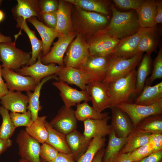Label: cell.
<instances>
[{
    "label": "cell",
    "instance_id": "6da1fadb",
    "mask_svg": "<svg viewBox=\"0 0 162 162\" xmlns=\"http://www.w3.org/2000/svg\"><path fill=\"white\" fill-rule=\"evenodd\" d=\"M110 10L112 16L109 23L105 28L98 32L121 39L135 34L141 28L135 11L121 12L113 4H111Z\"/></svg>",
    "mask_w": 162,
    "mask_h": 162
},
{
    "label": "cell",
    "instance_id": "7a4b0ae2",
    "mask_svg": "<svg viewBox=\"0 0 162 162\" xmlns=\"http://www.w3.org/2000/svg\"><path fill=\"white\" fill-rule=\"evenodd\" d=\"M71 17L73 32L89 39L105 28L109 22L107 16L84 10L75 6Z\"/></svg>",
    "mask_w": 162,
    "mask_h": 162
},
{
    "label": "cell",
    "instance_id": "3957f363",
    "mask_svg": "<svg viewBox=\"0 0 162 162\" xmlns=\"http://www.w3.org/2000/svg\"><path fill=\"white\" fill-rule=\"evenodd\" d=\"M136 72L135 69L126 76L107 83L111 102V108L120 103L128 102L132 96L137 95Z\"/></svg>",
    "mask_w": 162,
    "mask_h": 162
},
{
    "label": "cell",
    "instance_id": "277c9868",
    "mask_svg": "<svg viewBox=\"0 0 162 162\" xmlns=\"http://www.w3.org/2000/svg\"><path fill=\"white\" fill-rule=\"evenodd\" d=\"M32 56L31 52H25L16 47L15 42L0 43V61L2 68L16 70L26 65Z\"/></svg>",
    "mask_w": 162,
    "mask_h": 162
},
{
    "label": "cell",
    "instance_id": "5b68a950",
    "mask_svg": "<svg viewBox=\"0 0 162 162\" xmlns=\"http://www.w3.org/2000/svg\"><path fill=\"white\" fill-rule=\"evenodd\" d=\"M143 53H138L128 58H114L110 55L107 73L102 81L108 83L128 75L139 64Z\"/></svg>",
    "mask_w": 162,
    "mask_h": 162
},
{
    "label": "cell",
    "instance_id": "8992f818",
    "mask_svg": "<svg viewBox=\"0 0 162 162\" xmlns=\"http://www.w3.org/2000/svg\"><path fill=\"white\" fill-rule=\"evenodd\" d=\"M116 106L128 116L134 128L146 118L162 114V99L150 105L138 104L128 101L120 103Z\"/></svg>",
    "mask_w": 162,
    "mask_h": 162
},
{
    "label": "cell",
    "instance_id": "52a82bcc",
    "mask_svg": "<svg viewBox=\"0 0 162 162\" xmlns=\"http://www.w3.org/2000/svg\"><path fill=\"white\" fill-rule=\"evenodd\" d=\"M90 56L88 44L81 34H77L66 51L65 66L80 68Z\"/></svg>",
    "mask_w": 162,
    "mask_h": 162
},
{
    "label": "cell",
    "instance_id": "ba28073f",
    "mask_svg": "<svg viewBox=\"0 0 162 162\" xmlns=\"http://www.w3.org/2000/svg\"><path fill=\"white\" fill-rule=\"evenodd\" d=\"M86 90L89 94L92 106L99 112L111 108V102L108 84L102 80L89 83Z\"/></svg>",
    "mask_w": 162,
    "mask_h": 162
},
{
    "label": "cell",
    "instance_id": "9c48e42d",
    "mask_svg": "<svg viewBox=\"0 0 162 162\" xmlns=\"http://www.w3.org/2000/svg\"><path fill=\"white\" fill-rule=\"evenodd\" d=\"M16 141L18 146V154L21 159L29 162H41L40 143L25 130L20 131L17 135Z\"/></svg>",
    "mask_w": 162,
    "mask_h": 162
},
{
    "label": "cell",
    "instance_id": "30bf717a",
    "mask_svg": "<svg viewBox=\"0 0 162 162\" xmlns=\"http://www.w3.org/2000/svg\"><path fill=\"white\" fill-rule=\"evenodd\" d=\"M151 28H142L135 34L120 39L110 56L114 58H128L137 53V49L143 35Z\"/></svg>",
    "mask_w": 162,
    "mask_h": 162
},
{
    "label": "cell",
    "instance_id": "8fae6325",
    "mask_svg": "<svg viewBox=\"0 0 162 162\" xmlns=\"http://www.w3.org/2000/svg\"><path fill=\"white\" fill-rule=\"evenodd\" d=\"M120 39L98 32L89 39L90 56L107 57L110 55Z\"/></svg>",
    "mask_w": 162,
    "mask_h": 162
},
{
    "label": "cell",
    "instance_id": "7c38bea8",
    "mask_svg": "<svg viewBox=\"0 0 162 162\" xmlns=\"http://www.w3.org/2000/svg\"><path fill=\"white\" fill-rule=\"evenodd\" d=\"M2 74L9 91H33L37 85L32 77L21 75L13 69L2 68Z\"/></svg>",
    "mask_w": 162,
    "mask_h": 162
},
{
    "label": "cell",
    "instance_id": "4fadbf2b",
    "mask_svg": "<svg viewBox=\"0 0 162 162\" xmlns=\"http://www.w3.org/2000/svg\"><path fill=\"white\" fill-rule=\"evenodd\" d=\"M55 74L57 77V81L75 85L82 90H86V85L89 83L97 81L81 69L70 66H65Z\"/></svg>",
    "mask_w": 162,
    "mask_h": 162
},
{
    "label": "cell",
    "instance_id": "5bb4252c",
    "mask_svg": "<svg viewBox=\"0 0 162 162\" xmlns=\"http://www.w3.org/2000/svg\"><path fill=\"white\" fill-rule=\"evenodd\" d=\"M42 54L38 57L36 62L29 66H25L16 70L19 74L32 77L38 84L44 77L55 74L65 66H57L55 64H43L40 58Z\"/></svg>",
    "mask_w": 162,
    "mask_h": 162
},
{
    "label": "cell",
    "instance_id": "9a60e30c",
    "mask_svg": "<svg viewBox=\"0 0 162 162\" xmlns=\"http://www.w3.org/2000/svg\"><path fill=\"white\" fill-rule=\"evenodd\" d=\"M77 34L73 32L68 35H60L58 40L53 43L51 49L46 55L42 56L40 60L45 64H57L60 66H65L64 56L70 43L76 37Z\"/></svg>",
    "mask_w": 162,
    "mask_h": 162
},
{
    "label": "cell",
    "instance_id": "2e32d148",
    "mask_svg": "<svg viewBox=\"0 0 162 162\" xmlns=\"http://www.w3.org/2000/svg\"><path fill=\"white\" fill-rule=\"evenodd\" d=\"M77 121L73 109L64 106L49 123L55 129L66 135L76 130Z\"/></svg>",
    "mask_w": 162,
    "mask_h": 162
},
{
    "label": "cell",
    "instance_id": "e0dca14e",
    "mask_svg": "<svg viewBox=\"0 0 162 162\" xmlns=\"http://www.w3.org/2000/svg\"><path fill=\"white\" fill-rule=\"evenodd\" d=\"M52 84L60 91V95L67 108H71L82 101H90V97L86 90L79 91L61 81H54Z\"/></svg>",
    "mask_w": 162,
    "mask_h": 162
},
{
    "label": "cell",
    "instance_id": "ac0fdd59",
    "mask_svg": "<svg viewBox=\"0 0 162 162\" xmlns=\"http://www.w3.org/2000/svg\"><path fill=\"white\" fill-rule=\"evenodd\" d=\"M110 56L107 57L90 56L80 69L94 77L97 80H103L108 69Z\"/></svg>",
    "mask_w": 162,
    "mask_h": 162
},
{
    "label": "cell",
    "instance_id": "d6986e66",
    "mask_svg": "<svg viewBox=\"0 0 162 162\" xmlns=\"http://www.w3.org/2000/svg\"><path fill=\"white\" fill-rule=\"evenodd\" d=\"M110 118L108 116L103 119L85 120L83 122L84 128L83 134L89 140L96 136L105 137L109 135L112 130L111 125L108 124Z\"/></svg>",
    "mask_w": 162,
    "mask_h": 162
},
{
    "label": "cell",
    "instance_id": "ffe728a7",
    "mask_svg": "<svg viewBox=\"0 0 162 162\" xmlns=\"http://www.w3.org/2000/svg\"><path fill=\"white\" fill-rule=\"evenodd\" d=\"M58 2V7L56 11L57 24L55 30L60 35H69L73 32L71 20L72 4L66 0Z\"/></svg>",
    "mask_w": 162,
    "mask_h": 162
},
{
    "label": "cell",
    "instance_id": "44dd1931",
    "mask_svg": "<svg viewBox=\"0 0 162 162\" xmlns=\"http://www.w3.org/2000/svg\"><path fill=\"white\" fill-rule=\"evenodd\" d=\"M112 110L111 124L112 130L118 137L126 138L134 129L130 119L127 115L116 106Z\"/></svg>",
    "mask_w": 162,
    "mask_h": 162
},
{
    "label": "cell",
    "instance_id": "7402d4cb",
    "mask_svg": "<svg viewBox=\"0 0 162 162\" xmlns=\"http://www.w3.org/2000/svg\"><path fill=\"white\" fill-rule=\"evenodd\" d=\"M29 98L21 92L8 91L0 101L1 106L11 112L24 113L27 110Z\"/></svg>",
    "mask_w": 162,
    "mask_h": 162
},
{
    "label": "cell",
    "instance_id": "603a6c76",
    "mask_svg": "<svg viewBox=\"0 0 162 162\" xmlns=\"http://www.w3.org/2000/svg\"><path fill=\"white\" fill-rule=\"evenodd\" d=\"M26 21L31 23L37 29L40 34L42 43V56L46 54L50 51V47L54 40L60 35L54 29L50 28L45 25L34 16L27 19Z\"/></svg>",
    "mask_w": 162,
    "mask_h": 162
},
{
    "label": "cell",
    "instance_id": "cb8c5ba5",
    "mask_svg": "<svg viewBox=\"0 0 162 162\" xmlns=\"http://www.w3.org/2000/svg\"><path fill=\"white\" fill-rule=\"evenodd\" d=\"M66 141L72 154L76 161L86 152L92 140L86 139L83 134L75 130L65 135Z\"/></svg>",
    "mask_w": 162,
    "mask_h": 162
},
{
    "label": "cell",
    "instance_id": "d4e9b609",
    "mask_svg": "<svg viewBox=\"0 0 162 162\" xmlns=\"http://www.w3.org/2000/svg\"><path fill=\"white\" fill-rule=\"evenodd\" d=\"M136 12L140 25L142 28H151L157 26L156 0H145Z\"/></svg>",
    "mask_w": 162,
    "mask_h": 162
},
{
    "label": "cell",
    "instance_id": "484cf974",
    "mask_svg": "<svg viewBox=\"0 0 162 162\" xmlns=\"http://www.w3.org/2000/svg\"><path fill=\"white\" fill-rule=\"evenodd\" d=\"M15 19L17 22L16 27L22 29L27 34L30 41L32 48V56L29 62L26 66L32 65L36 62L38 57L41 54L42 41L37 38L34 31L29 28L26 20L22 18Z\"/></svg>",
    "mask_w": 162,
    "mask_h": 162
},
{
    "label": "cell",
    "instance_id": "4316f807",
    "mask_svg": "<svg viewBox=\"0 0 162 162\" xmlns=\"http://www.w3.org/2000/svg\"><path fill=\"white\" fill-rule=\"evenodd\" d=\"M17 4L12 11L14 18H22L26 20L32 17L38 19L40 11L37 0H17Z\"/></svg>",
    "mask_w": 162,
    "mask_h": 162
},
{
    "label": "cell",
    "instance_id": "83f0119b",
    "mask_svg": "<svg viewBox=\"0 0 162 162\" xmlns=\"http://www.w3.org/2000/svg\"><path fill=\"white\" fill-rule=\"evenodd\" d=\"M157 26L152 28L142 36L139 43L137 53L146 52L151 54L157 52L160 41V33Z\"/></svg>",
    "mask_w": 162,
    "mask_h": 162
},
{
    "label": "cell",
    "instance_id": "f1b7e54d",
    "mask_svg": "<svg viewBox=\"0 0 162 162\" xmlns=\"http://www.w3.org/2000/svg\"><path fill=\"white\" fill-rule=\"evenodd\" d=\"M57 79L56 74L46 76L43 78L37 84L33 92L31 91L27 92V95L29 98L27 110L30 111L31 113L32 120L33 122L38 117V112L41 108L40 105L39 98L41 90L43 85L51 79H54L57 80Z\"/></svg>",
    "mask_w": 162,
    "mask_h": 162
},
{
    "label": "cell",
    "instance_id": "f546056e",
    "mask_svg": "<svg viewBox=\"0 0 162 162\" xmlns=\"http://www.w3.org/2000/svg\"><path fill=\"white\" fill-rule=\"evenodd\" d=\"M162 99V81L153 86L145 85L134 103L150 105Z\"/></svg>",
    "mask_w": 162,
    "mask_h": 162
},
{
    "label": "cell",
    "instance_id": "4dcf8cb0",
    "mask_svg": "<svg viewBox=\"0 0 162 162\" xmlns=\"http://www.w3.org/2000/svg\"><path fill=\"white\" fill-rule=\"evenodd\" d=\"M66 0L85 11L96 12L106 16L109 14L110 4L108 1L99 0Z\"/></svg>",
    "mask_w": 162,
    "mask_h": 162
},
{
    "label": "cell",
    "instance_id": "1f68e13d",
    "mask_svg": "<svg viewBox=\"0 0 162 162\" xmlns=\"http://www.w3.org/2000/svg\"><path fill=\"white\" fill-rule=\"evenodd\" d=\"M45 125L48 132V138L45 142L53 147L59 152L71 153L65 135L55 129L46 121Z\"/></svg>",
    "mask_w": 162,
    "mask_h": 162
},
{
    "label": "cell",
    "instance_id": "d6a6232c",
    "mask_svg": "<svg viewBox=\"0 0 162 162\" xmlns=\"http://www.w3.org/2000/svg\"><path fill=\"white\" fill-rule=\"evenodd\" d=\"M151 134L141 132L134 128L126 137L125 143L121 152L123 153H131L149 142Z\"/></svg>",
    "mask_w": 162,
    "mask_h": 162
},
{
    "label": "cell",
    "instance_id": "836d02e7",
    "mask_svg": "<svg viewBox=\"0 0 162 162\" xmlns=\"http://www.w3.org/2000/svg\"><path fill=\"white\" fill-rule=\"evenodd\" d=\"M151 54L146 53L142 56L136 72V89L139 95L144 87L146 78L149 74L152 64Z\"/></svg>",
    "mask_w": 162,
    "mask_h": 162
},
{
    "label": "cell",
    "instance_id": "e575fe53",
    "mask_svg": "<svg viewBox=\"0 0 162 162\" xmlns=\"http://www.w3.org/2000/svg\"><path fill=\"white\" fill-rule=\"evenodd\" d=\"M107 147L104 150L102 162H109L118 154L124 145L126 138L117 137L112 130L109 135Z\"/></svg>",
    "mask_w": 162,
    "mask_h": 162
},
{
    "label": "cell",
    "instance_id": "d590c367",
    "mask_svg": "<svg viewBox=\"0 0 162 162\" xmlns=\"http://www.w3.org/2000/svg\"><path fill=\"white\" fill-rule=\"evenodd\" d=\"M76 106V109L74 112L78 121L83 122L89 119H101L109 116L108 112H98L92 106H90L87 101L78 104Z\"/></svg>",
    "mask_w": 162,
    "mask_h": 162
},
{
    "label": "cell",
    "instance_id": "8d00e7d4",
    "mask_svg": "<svg viewBox=\"0 0 162 162\" xmlns=\"http://www.w3.org/2000/svg\"><path fill=\"white\" fill-rule=\"evenodd\" d=\"M136 128L144 133L162 134V114L146 118L137 124Z\"/></svg>",
    "mask_w": 162,
    "mask_h": 162
},
{
    "label": "cell",
    "instance_id": "74e56055",
    "mask_svg": "<svg viewBox=\"0 0 162 162\" xmlns=\"http://www.w3.org/2000/svg\"><path fill=\"white\" fill-rule=\"evenodd\" d=\"M46 116L38 117L31 125L26 127V132L42 144L46 142L48 136V132L45 123Z\"/></svg>",
    "mask_w": 162,
    "mask_h": 162
},
{
    "label": "cell",
    "instance_id": "f35d334b",
    "mask_svg": "<svg viewBox=\"0 0 162 162\" xmlns=\"http://www.w3.org/2000/svg\"><path fill=\"white\" fill-rule=\"evenodd\" d=\"M0 114L2 122L0 127V139H10L16 128L11 118L9 110L0 106Z\"/></svg>",
    "mask_w": 162,
    "mask_h": 162
},
{
    "label": "cell",
    "instance_id": "ab89813d",
    "mask_svg": "<svg viewBox=\"0 0 162 162\" xmlns=\"http://www.w3.org/2000/svg\"><path fill=\"white\" fill-rule=\"evenodd\" d=\"M105 137L96 136L92 139L88 147L76 162H92L97 153L105 145Z\"/></svg>",
    "mask_w": 162,
    "mask_h": 162
},
{
    "label": "cell",
    "instance_id": "60d3db41",
    "mask_svg": "<svg viewBox=\"0 0 162 162\" xmlns=\"http://www.w3.org/2000/svg\"><path fill=\"white\" fill-rule=\"evenodd\" d=\"M162 78V48L160 46L158 55L153 62L151 76L146 82V85L150 86L156 80Z\"/></svg>",
    "mask_w": 162,
    "mask_h": 162
},
{
    "label": "cell",
    "instance_id": "b9f144b4",
    "mask_svg": "<svg viewBox=\"0 0 162 162\" xmlns=\"http://www.w3.org/2000/svg\"><path fill=\"white\" fill-rule=\"evenodd\" d=\"M10 115L16 128L22 126L28 127L30 126L33 123L31 113L28 110L24 113L11 112Z\"/></svg>",
    "mask_w": 162,
    "mask_h": 162
},
{
    "label": "cell",
    "instance_id": "7bdbcfd3",
    "mask_svg": "<svg viewBox=\"0 0 162 162\" xmlns=\"http://www.w3.org/2000/svg\"><path fill=\"white\" fill-rule=\"evenodd\" d=\"M154 152L153 145L149 142L130 153V157L132 162H138Z\"/></svg>",
    "mask_w": 162,
    "mask_h": 162
},
{
    "label": "cell",
    "instance_id": "ee69618b",
    "mask_svg": "<svg viewBox=\"0 0 162 162\" xmlns=\"http://www.w3.org/2000/svg\"><path fill=\"white\" fill-rule=\"evenodd\" d=\"M59 152L55 148L46 142L41 146L40 157L41 159L46 162L54 160L58 155Z\"/></svg>",
    "mask_w": 162,
    "mask_h": 162
},
{
    "label": "cell",
    "instance_id": "f6af8a7d",
    "mask_svg": "<svg viewBox=\"0 0 162 162\" xmlns=\"http://www.w3.org/2000/svg\"><path fill=\"white\" fill-rule=\"evenodd\" d=\"M144 0H113L116 6L121 9L136 11L142 5Z\"/></svg>",
    "mask_w": 162,
    "mask_h": 162
},
{
    "label": "cell",
    "instance_id": "bcb514c9",
    "mask_svg": "<svg viewBox=\"0 0 162 162\" xmlns=\"http://www.w3.org/2000/svg\"><path fill=\"white\" fill-rule=\"evenodd\" d=\"M38 20L47 26L55 29L57 21L56 11L50 13L40 12Z\"/></svg>",
    "mask_w": 162,
    "mask_h": 162
},
{
    "label": "cell",
    "instance_id": "7dc6e473",
    "mask_svg": "<svg viewBox=\"0 0 162 162\" xmlns=\"http://www.w3.org/2000/svg\"><path fill=\"white\" fill-rule=\"evenodd\" d=\"M40 12L50 13L56 12L59 5L58 1L56 0H38Z\"/></svg>",
    "mask_w": 162,
    "mask_h": 162
},
{
    "label": "cell",
    "instance_id": "c3c4849f",
    "mask_svg": "<svg viewBox=\"0 0 162 162\" xmlns=\"http://www.w3.org/2000/svg\"><path fill=\"white\" fill-rule=\"evenodd\" d=\"M149 142L153 145L155 152L162 150V134H151Z\"/></svg>",
    "mask_w": 162,
    "mask_h": 162
},
{
    "label": "cell",
    "instance_id": "681fc988",
    "mask_svg": "<svg viewBox=\"0 0 162 162\" xmlns=\"http://www.w3.org/2000/svg\"><path fill=\"white\" fill-rule=\"evenodd\" d=\"M138 162H162V150L154 152Z\"/></svg>",
    "mask_w": 162,
    "mask_h": 162
},
{
    "label": "cell",
    "instance_id": "f907efd6",
    "mask_svg": "<svg viewBox=\"0 0 162 162\" xmlns=\"http://www.w3.org/2000/svg\"><path fill=\"white\" fill-rule=\"evenodd\" d=\"M48 162H76L71 153L59 152L57 157L53 160Z\"/></svg>",
    "mask_w": 162,
    "mask_h": 162
},
{
    "label": "cell",
    "instance_id": "816d5d0a",
    "mask_svg": "<svg viewBox=\"0 0 162 162\" xmlns=\"http://www.w3.org/2000/svg\"><path fill=\"white\" fill-rule=\"evenodd\" d=\"M156 15L155 19L157 24L162 23V1L156 0Z\"/></svg>",
    "mask_w": 162,
    "mask_h": 162
},
{
    "label": "cell",
    "instance_id": "f5cc1de1",
    "mask_svg": "<svg viewBox=\"0 0 162 162\" xmlns=\"http://www.w3.org/2000/svg\"><path fill=\"white\" fill-rule=\"evenodd\" d=\"M130 154L123 153L120 151L116 158L109 162H132L130 157Z\"/></svg>",
    "mask_w": 162,
    "mask_h": 162
},
{
    "label": "cell",
    "instance_id": "db71d44e",
    "mask_svg": "<svg viewBox=\"0 0 162 162\" xmlns=\"http://www.w3.org/2000/svg\"><path fill=\"white\" fill-rule=\"evenodd\" d=\"M2 65L0 64V101L2 97L8 91L7 84L3 79Z\"/></svg>",
    "mask_w": 162,
    "mask_h": 162
},
{
    "label": "cell",
    "instance_id": "11a10c76",
    "mask_svg": "<svg viewBox=\"0 0 162 162\" xmlns=\"http://www.w3.org/2000/svg\"><path fill=\"white\" fill-rule=\"evenodd\" d=\"M12 141L10 139L4 140L0 139V155L11 146Z\"/></svg>",
    "mask_w": 162,
    "mask_h": 162
},
{
    "label": "cell",
    "instance_id": "9f6ffc18",
    "mask_svg": "<svg viewBox=\"0 0 162 162\" xmlns=\"http://www.w3.org/2000/svg\"><path fill=\"white\" fill-rule=\"evenodd\" d=\"M104 150V148L99 150L95 155L92 162H102Z\"/></svg>",
    "mask_w": 162,
    "mask_h": 162
},
{
    "label": "cell",
    "instance_id": "6f0895ef",
    "mask_svg": "<svg viewBox=\"0 0 162 162\" xmlns=\"http://www.w3.org/2000/svg\"><path fill=\"white\" fill-rule=\"evenodd\" d=\"M12 42V38L10 37L5 36L0 33V43H11Z\"/></svg>",
    "mask_w": 162,
    "mask_h": 162
},
{
    "label": "cell",
    "instance_id": "680465c9",
    "mask_svg": "<svg viewBox=\"0 0 162 162\" xmlns=\"http://www.w3.org/2000/svg\"><path fill=\"white\" fill-rule=\"evenodd\" d=\"M4 14L3 12L0 10V22H1L4 19Z\"/></svg>",
    "mask_w": 162,
    "mask_h": 162
},
{
    "label": "cell",
    "instance_id": "91938a15",
    "mask_svg": "<svg viewBox=\"0 0 162 162\" xmlns=\"http://www.w3.org/2000/svg\"><path fill=\"white\" fill-rule=\"evenodd\" d=\"M19 162H29L27 160H25L22 159L20 158V159L19 160Z\"/></svg>",
    "mask_w": 162,
    "mask_h": 162
},
{
    "label": "cell",
    "instance_id": "94428289",
    "mask_svg": "<svg viewBox=\"0 0 162 162\" xmlns=\"http://www.w3.org/2000/svg\"><path fill=\"white\" fill-rule=\"evenodd\" d=\"M3 0H0V5L1 4H2V2Z\"/></svg>",
    "mask_w": 162,
    "mask_h": 162
},
{
    "label": "cell",
    "instance_id": "6125c7cd",
    "mask_svg": "<svg viewBox=\"0 0 162 162\" xmlns=\"http://www.w3.org/2000/svg\"><path fill=\"white\" fill-rule=\"evenodd\" d=\"M41 162H46V161H44V160L42 159H41Z\"/></svg>",
    "mask_w": 162,
    "mask_h": 162
}]
</instances>
